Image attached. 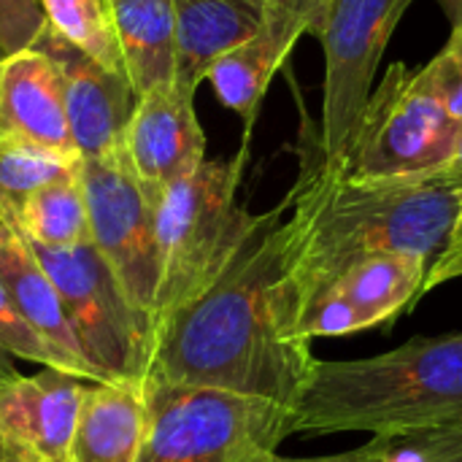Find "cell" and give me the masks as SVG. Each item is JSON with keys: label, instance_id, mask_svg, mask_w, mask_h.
<instances>
[{"label": "cell", "instance_id": "obj_1", "mask_svg": "<svg viewBox=\"0 0 462 462\" xmlns=\"http://www.w3.org/2000/svg\"><path fill=\"white\" fill-rule=\"evenodd\" d=\"M287 200L257 214L222 273L154 333L146 390L211 387L292 411L314 365L284 241Z\"/></svg>", "mask_w": 462, "mask_h": 462}, {"label": "cell", "instance_id": "obj_2", "mask_svg": "<svg viewBox=\"0 0 462 462\" xmlns=\"http://www.w3.org/2000/svg\"><path fill=\"white\" fill-rule=\"evenodd\" d=\"M300 173L290 189L284 241L303 306L352 265L376 254L436 257L462 214V173L352 179L322 162L317 130H300Z\"/></svg>", "mask_w": 462, "mask_h": 462}, {"label": "cell", "instance_id": "obj_3", "mask_svg": "<svg viewBox=\"0 0 462 462\" xmlns=\"http://www.w3.org/2000/svg\"><path fill=\"white\" fill-rule=\"evenodd\" d=\"M292 433L390 436L462 420V333L411 338L363 360H314Z\"/></svg>", "mask_w": 462, "mask_h": 462}, {"label": "cell", "instance_id": "obj_4", "mask_svg": "<svg viewBox=\"0 0 462 462\" xmlns=\"http://www.w3.org/2000/svg\"><path fill=\"white\" fill-rule=\"evenodd\" d=\"M246 146L233 160H206L154 200L160 279L152 328L195 300L230 263L257 222L238 206Z\"/></svg>", "mask_w": 462, "mask_h": 462}, {"label": "cell", "instance_id": "obj_5", "mask_svg": "<svg viewBox=\"0 0 462 462\" xmlns=\"http://www.w3.org/2000/svg\"><path fill=\"white\" fill-rule=\"evenodd\" d=\"M149 428L135 462H268L292 436L290 409L211 387L146 390Z\"/></svg>", "mask_w": 462, "mask_h": 462}, {"label": "cell", "instance_id": "obj_6", "mask_svg": "<svg viewBox=\"0 0 462 462\" xmlns=\"http://www.w3.org/2000/svg\"><path fill=\"white\" fill-rule=\"evenodd\" d=\"M30 249L54 282L87 363L106 384L143 390L154 346L152 325L138 314L92 241L65 249L30 244Z\"/></svg>", "mask_w": 462, "mask_h": 462}, {"label": "cell", "instance_id": "obj_7", "mask_svg": "<svg viewBox=\"0 0 462 462\" xmlns=\"http://www.w3.org/2000/svg\"><path fill=\"white\" fill-rule=\"evenodd\" d=\"M462 122L430 95L420 68L393 62L371 92L346 160L336 173L352 179H401L452 162ZM325 162V160H322Z\"/></svg>", "mask_w": 462, "mask_h": 462}, {"label": "cell", "instance_id": "obj_8", "mask_svg": "<svg viewBox=\"0 0 462 462\" xmlns=\"http://www.w3.org/2000/svg\"><path fill=\"white\" fill-rule=\"evenodd\" d=\"M414 0H325L311 35L325 49V95L317 146L328 168H341L374 92L384 49Z\"/></svg>", "mask_w": 462, "mask_h": 462}, {"label": "cell", "instance_id": "obj_9", "mask_svg": "<svg viewBox=\"0 0 462 462\" xmlns=\"http://www.w3.org/2000/svg\"><path fill=\"white\" fill-rule=\"evenodd\" d=\"M79 173L89 214V241L108 263L138 314L152 325L160 279L154 203L138 184L125 149L81 160Z\"/></svg>", "mask_w": 462, "mask_h": 462}, {"label": "cell", "instance_id": "obj_10", "mask_svg": "<svg viewBox=\"0 0 462 462\" xmlns=\"http://www.w3.org/2000/svg\"><path fill=\"white\" fill-rule=\"evenodd\" d=\"M430 263L420 254H376L352 265L303 306V338L349 336L393 322L422 298Z\"/></svg>", "mask_w": 462, "mask_h": 462}, {"label": "cell", "instance_id": "obj_11", "mask_svg": "<svg viewBox=\"0 0 462 462\" xmlns=\"http://www.w3.org/2000/svg\"><path fill=\"white\" fill-rule=\"evenodd\" d=\"M32 49L43 51L60 76L65 114L79 157L95 160L125 149V133L138 106L130 79L103 68L57 35L49 24Z\"/></svg>", "mask_w": 462, "mask_h": 462}, {"label": "cell", "instance_id": "obj_12", "mask_svg": "<svg viewBox=\"0 0 462 462\" xmlns=\"http://www.w3.org/2000/svg\"><path fill=\"white\" fill-rule=\"evenodd\" d=\"M192 103V92L165 84L143 92L130 116L125 152L152 203L165 187L206 162V135Z\"/></svg>", "mask_w": 462, "mask_h": 462}, {"label": "cell", "instance_id": "obj_13", "mask_svg": "<svg viewBox=\"0 0 462 462\" xmlns=\"http://www.w3.org/2000/svg\"><path fill=\"white\" fill-rule=\"evenodd\" d=\"M325 0H268L260 27L233 51L219 57L206 81H211L225 108L246 122V135L257 119L268 84L287 62L295 43L314 32Z\"/></svg>", "mask_w": 462, "mask_h": 462}, {"label": "cell", "instance_id": "obj_14", "mask_svg": "<svg viewBox=\"0 0 462 462\" xmlns=\"http://www.w3.org/2000/svg\"><path fill=\"white\" fill-rule=\"evenodd\" d=\"M0 146L79 157L60 76L51 60L38 49L0 60Z\"/></svg>", "mask_w": 462, "mask_h": 462}, {"label": "cell", "instance_id": "obj_15", "mask_svg": "<svg viewBox=\"0 0 462 462\" xmlns=\"http://www.w3.org/2000/svg\"><path fill=\"white\" fill-rule=\"evenodd\" d=\"M89 384L51 368L0 379V425L41 462H62Z\"/></svg>", "mask_w": 462, "mask_h": 462}, {"label": "cell", "instance_id": "obj_16", "mask_svg": "<svg viewBox=\"0 0 462 462\" xmlns=\"http://www.w3.org/2000/svg\"><path fill=\"white\" fill-rule=\"evenodd\" d=\"M268 0H173V84L198 92L211 65L263 22Z\"/></svg>", "mask_w": 462, "mask_h": 462}, {"label": "cell", "instance_id": "obj_17", "mask_svg": "<svg viewBox=\"0 0 462 462\" xmlns=\"http://www.w3.org/2000/svg\"><path fill=\"white\" fill-rule=\"evenodd\" d=\"M0 282L5 284L22 319L60 355H65L87 382H103V376L87 363L81 346L68 325L62 298L41 268L30 244L8 225L0 222ZM106 384V382H103Z\"/></svg>", "mask_w": 462, "mask_h": 462}, {"label": "cell", "instance_id": "obj_18", "mask_svg": "<svg viewBox=\"0 0 462 462\" xmlns=\"http://www.w3.org/2000/svg\"><path fill=\"white\" fill-rule=\"evenodd\" d=\"M149 428L146 393L92 382L62 462H135Z\"/></svg>", "mask_w": 462, "mask_h": 462}, {"label": "cell", "instance_id": "obj_19", "mask_svg": "<svg viewBox=\"0 0 462 462\" xmlns=\"http://www.w3.org/2000/svg\"><path fill=\"white\" fill-rule=\"evenodd\" d=\"M108 8L135 95L173 84V0H108Z\"/></svg>", "mask_w": 462, "mask_h": 462}, {"label": "cell", "instance_id": "obj_20", "mask_svg": "<svg viewBox=\"0 0 462 462\" xmlns=\"http://www.w3.org/2000/svg\"><path fill=\"white\" fill-rule=\"evenodd\" d=\"M14 230L30 244L51 249L89 241V214L79 168L35 189L27 198Z\"/></svg>", "mask_w": 462, "mask_h": 462}, {"label": "cell", "instance_id": "obj_21", "mask_svg": "<svg viewBox=\"0 0 462 462\" xmlns=\"http://www.w3.org/2000/svg\"><path fill=\"white\" fill-rule=\"evenodd\" d=\"M41 5L49 27L57 35L89 54L103 68L125 73V60L114 32L108 0H41Z\"/></svg>", "mask_w": 462, "mask_h": 462}, {"label": "cell", "instance_id": "obj_22", "mask_svg": "<svg viewBox=\"0 0 462 462\" xmlns=\"http://www.w3.org/2000/svg\"><path fill=\"white\" fill-rule=\"evenodd\" d=\"M79 157H60L41 149L0 146V222L16 227L27 198L43 184L79 168Z\"/></svg>", "mask_w": 462, "mask_h": 462}, {"label": "cell", "instance_id": "obj_23", "mask_svg": "<svg viewBox=\"0 0 462 462\" xmlns=\"http://www.w3.org/2000/svg\"><path fill=\"white\" fill-rule=\"evenodd\" d=\"M365 462H462V420L374 436L365 447Z\"/></svg>", "mask_w": 462, "mask_h": 462}, {"label": "cell", "instance_id": "obj_24", "mask_svg": "<svg viewBox=\"0 0 462 462\" xmlns=\"http://www.w3.org/2000/svg\"><path fill=\"white\" fill-rule=\"evenodd\" d=\"M0 352H5L8 357H19L27 363H38L41 368H51V371H62L68 376H79L84 379V374L65 357L60 355L54 346H49L16 311L5 284L0 282Z\"/></svg>", "mask_w": 462, "mask_h": 462}, {"label": "cell", "instance_id": "obj_25", "mask_svg": "<svg viewBox=\"0 0 462 462\" xmlns=\"http://www.w3.org/2000/svg\"><path fill=\"white\" fill-rule=\"evenodd\" d=\"M420 73L441 108L462 122V30H452L447 46L425 68H420Z\"/></svg>", "mask_w": 462, "mask_h": 462}, {"label": "cell", "instance_id": "obj_26", "mask_svg": "<svg viewBox=\"0 0 462 462\" xmlns=\"http://www.w3.org/2000/svg\"><path fill=\"white\" fill-rule=\"evenodd\" d=\"M46 24L41 0H0V51L11 57L32 49Z\"/></svg>", "mask_w": 462, "mask_h": 462}, {"label": "cell", "instance_id": "obj_27", "mask_svg": "<svg viewBox=\"0 0 462 462\" xmlns=\"http://www.w3.org/2000/svg\"><path fill=\"white\" fill-rule=\"evenodd\" d=\"M462 279V214L457 219V225L452 227L447 244L441 246V252L433 257L430 268H428V276H425V284H422V295L447 284V282H455Z\"/></svg>", "mask_w": 462, "mask_h": 462}, {"label": "cell", "instance_id": "obj_28", "mask_svg": "<svg viewBox=\"0 0 462 462\" xmlns=\"http://www.w3.org/2000/svg\"><path fill=\"white\" fill-rule=\"evenodd\" d=\"M0 462H41L0 425Z\"/></svg>", "mask_w": 462, "mask_h": 462}, {"label": "cell", "instance_id": "obj_29", "mask_svg": "<svg viewBox=\"0 0 462 462\" xmlns=\"http://www.w3.org/2000/svg\"><path fill=\"white\" fill-rule=\"evenodd\" d=\"M268 462H365V452L363 447L360 449H352V452H344V455H328V457H300V460H292V457H279L273 455Z\"/></svg>", "mask_w": 462, "mask_h": 462}, {"label": "cell", "instance_id": "obj_30", "mask_svg": "<svg viewBox=\"0 0 462 462\" xmlns=\"http://www.w3.org/2000/svg\"><path fill=\"white\" fill-rule=\"evenodd\" d=\"M444 14L452 22V30H462V0H439Z\"/></svg>", "mask_w": 462, "mask_h": 462}, {"label": "cell", "instance_id": "obj_31", "mask_svg": "<svg viewBox=\"0 0 462 462\" xmlns=\"http://www.w3.org/2000/svg\"><path fill=\"white\" fill-rule=\"evenodd\" d=\"M447 168H452V171L462 173V127H460V135H457V146H455V154H452V162H449Z\"/></svg>", "mask_w": 462, "mask_h": 462}, {"label": "cell", "instance_id": "obj_32", "mask_svg": "<svg viewBox=\"0 0 462 462\" xmlns=\"http://www.w3.org/2000/svg\"><path fill=\"white\" fill-rule=\"evenodd\" d=\"M16 374V368H14V363H11V357L5 355V352H0V379H8V376H14Z\"/></svg>", "mask_w": 462, "mask_h": 462}, {"label": "cell", "instance_id": "obj_33", "mask_svg": "<svg viewBox=\"0 0 462 462\" xmlns=\"http://www.w3.org/2000/svg\"><path fill=\"white\" fill-rule=\"evenodd\" d=\"M3 57H5V54H3V51H0V60H3Z\"/></svg>", "mask_w": 462, "mask_h": 462}]
</instances>
